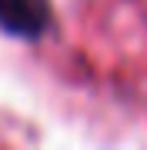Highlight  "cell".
<instances>
[{
  "mask_svg": "<svg viewBox=\"0 0 147 150\" xmlns=\"http://www.w3.org/2000/svg\"><path fill=\"white\" fill-rule=\"evenodd\" d=\"M50 27V0H0V30L20 40H37Z\"/></svg>",
  "mask_w": 147,
  "mask_h": 150,
  "instance_id": "1",
  "label": "cell"
}]
</instances>
